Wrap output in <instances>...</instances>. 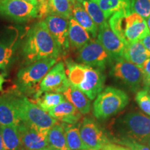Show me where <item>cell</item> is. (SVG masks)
<instances>
[{
    "label": "cell",
    "mask_w": 150,
    "mask_h": 150,
    "mask_svg": "<svg viewBox=\"0 0 150 150\" xmlns=\"http://www.w3.org/2000/svg\"><path fill=\"white\" fill-rule=\"evenodd\" d=\"M20 50L25 65L48 58L58 59L63 55L44 20L35 23L28 31Z\"/></svg>",
    "instance_id": "1"
},
{
    "label": "cell",
    "mask_w": 150,
    "mask_h": 150,
    "mask_svg": "<svg viewBox=\"0 0 150 150\" xmlns=\"http://www.w3.org/2000/svg\"><path fill=\"white\" fill-rule=\"evenodd\" d=\"M108 24L125 45L141 40L150 33L145 19L131 11L113 14Z\"/></svg>",
    "instance_id": "2"
},
{
    "label": "cell",
    "mask_w": 150,
    "mask_h": 150,
    "mask_svg": "<svg viewBox=\"0 0 150 150\" xmlns=\"http://www.w3.org/2000/svg\"><path fill=\"white\" fill-rule=\"evenodd\" d=\"M57 59L39 60L25 65L18 71L16 76V88L20 93L34 99L40 90V84L52 67L56 64Z\"/></svg>",
    "instance_id": "3"
},
{
    "label": "cell",
    "mask_w": 150,
    "mask_h": 150,
    "mask_svg": "<svg viewBox=\"0 0 150 150\" xmlns=\"http://www.w3.org/2000/svg\"><path fill=\"white\" fill-rule=\"evenodd\" d=\"M15 106L19 120L38 130H50L59 122L17 88L15 89Z\"/></svg>",
    "instance_id": "4"
},
{
    "label": "cell",
    "mask_w": 150,
    "mask_h": 150,
    "mask_svg": "<svg viewBox=\"0 0 150 150\" xmlns=\"http://www.w3.org/2000/svg\"><path fill=\"white\" fill-rule=\"evenodd\" d=\"M129 101V96L125 91L108 86L95 98L93 115L98 120L108 119L124 109Z\"/></svg>",
    "instance_id": "5"
},
{
    "label": "cell",
    "mask_w": 150,
    "mask_h": 150,
    "mask_svg": "<svg viewBox=\"0 0 150 150\" xmlns=\"http://www.w3.org/2000/svg\"><path fill=\"white\" fill-rule=\"evenodd\" d=\"M120 130L122 139L150 143V117L142 112H131L125 115L120 122Z\"/></svg>",
    "instance_id": "6"
},
{
    "label": "cell",
    "mask_w": 150,
    "mask_h": 150,
    "mask_svg": "<svg viewBox=\"0 0 150 150\" xmlns=\"http://www.w3.org/2000/svg\"><path fill=\"white\" fill-rule=\"evenodd\" d=\"M21 43V31L18 28L8 27L0 31V70H7L12 66Z\"/></svg>",
    "instance_id": "7"
},
{
    "label": "cell",
    "mask_w": 150,
    "mask_h": 150,
    "mask_svg": "<svg viewBox=\"0 0 150 150\" xmlns=\"http://www.w3.org/2000/svg\"><path fill=\"white\" fill-rule=\"evenodd\" d=\"M38 5L22 0H0V18L26 22L38 18Z\"/></svg>",
    "instance_id": "8"
},
{
    "label": "cell",
    "mask_w": 150,
    "mask_h": 150,
    "mask_svg": "<svg viewBox=\"0 0 150 150\" xmlns=\"http://www.w3.org/2000/svg\"><path fill=\"white\" fill-rule=\"evenodd\" d=\"M77 61L81 64L103 71L112 59L98 40L91 39L78 50Z\"/></svg>",
    "instance_id": "9"
},
{
    "label": "cell",
    "mask_w": 150,
    "mask_h": 150,
    "mask_svg": "<svg viewBox=\"0 0 150 150\" xmlns=\"http://www.w3.org/2000/svg\"><path fill=\"white\" fill-rule=\"evenodd\" d=\"M110 74L134 91L140 88L142 83V74L140 67L123 58L115 60Z\"/></svg>",
    "instance_id": "10"
},
{
    "label": "cell",
    "mask_w": 150,
    "mask_h": 150,
    "mask_svg": "<svg viewBox=\"0 0 150 150\" xmlns=\"http://www.w3.org/2000/svg\"><path fill=\"white\" fill-rule=\"evenodd\" d=\"M17 127L24 150H53L48 143L49 130H38L21 121Z\"/></svg>",
    "instance_id": "11"
},
{
    "label": "cell",
    "mask_w": 150,
    "mask_h": 150,
    "mask_svg": "<svg viewBox=\"0 0 150 150\" xmlns=\"http://www.w3.org/2000/svg\"><path fill=\"white\" fill-rule=\"evenodd\" d=\"M70 85L64 63L63 62L59 61L52 67L51 70L43 78L40 84L39 93L35 98L44 92L62 93L66 91Z\"/></svg>",
    "instance_id": "12"
},
{
    "label": "cell",
    "mask_w": 150,
    "mask_h": 150,
    "mask_svg": "<svg viewBox=\"0 0 150 150\" xmlns=\"http://www.w3.org/2000/svg\"><path fill=\"white\" fill-rule=\"evenodd\" d=\"M79 132L86 149L100 150L109 141L102 129L93 118H84L80 124Z\"/></svg>",
    "instance_id": "13"
},
{
    "label": "cell",
    "mask_w": 150,
    "mask_h": 150,
    "mask_svg": "<svg viewBox=\"0 0 150 150\" xmlns=\"http://www.w3.org/2000/svg\"><path fill=\"white\" fill-rule=\"evenodd\" d=\"M97 40L109 54L112 61L122 58L125 44L113 32L108 22L99 26Z\"/></svg>",
    "instance_id": "14"
},
{
    "label": "cell",
    "mask_w": 150,
    "mask_h": 150,
    "mask_svg": "<svg viewBox=\"0 0 150 150\" xmlns=\"http://www.w3.org/2000/svg\"><path fill=\"white\" fill-rule=\"evenodd\" d=\"M47 27L61 48L65 56L70 48L68 40L69 20L61 16L52 15L44 19Z\"/></svg>",
    "instance_id": "15"
},
{
    "label": "cell",
    "mask_w": 150,
    "mask_h": 150,
    "mask_svg": "<svg viewBox=\"0 0 150 150\" xmlns=\"http://www.w3.org/2000/svg\"><path fill=\"white\" fill-rule=\"evenodd\" d=\"M105 79L102 70L86 65L84 78L78 88L93 100L104 89Z\"/></svg>",
    "instance_id": "16"
},
{
    "label": "cell",
    "mask_w": 150,
    "mask_h": 150,
    "mask_svg": "<svg viewBox=\"0 0 150 150\" xmlns=\"http://www.w3.org/2000/svg\"><path fill=\"white\" fill-rule=\"evenodd\" d=\"M72 0H40L38 4V18L45 19L55 15L70 20L72 18Z\"/></svg>",
    "instance_id": "17"
},
{
    "label": "cell",
    "mask_w": 150,
    "mask_h": 150,
    "mask_svg": "<svg viewBox=\"0 0 150 150\" xmlns=\"http://www.w3.org/2000/svg\"><path fill=\"white\" fill-rule=\"evenodd\" d=\"M20 122L15 106V89L9 90L0 95V125L17 126Z\"/></svg>",
    "instance_id": "18"
},
{
    "label": "cell",
    "mask_w": 150,
    "mask_h": 150,
    "mask_svg": "<svg viewBox=\"0 0 150 150\" xmlns=\"http://www.w3.org/2000/svg\"><path fill=\"white\" fill-rule=\"evenodd\" d=\"M48 113L57 121L72 125L77 124L82 116V114L65 99L50 110Z\"/></svg>",
    "instance_id": "19"
},
{
    "label": "cell",
    "mask_w": 150,
    "mask_h": 150,
    "mask_svg": "<svg viewBox=\"0 0 150 150\" xmlns=\"http://www.w3.org/2000/svg\"><path fill=\"white\" fill-rule=\"evenodd\" d=\"M122 58L138 67H141L146 60L150 58V51L143 45L141 40L125 45Z\"/></svg>",
    "instance_id": "20"
},
{
    "label": "cell",
    "mask_w": 150,
    "mask_h": 150,
    "mask_svg": "<svg viewBox=\"0 0 150 150\" xmlns=\"http://www.w3.org/2000/svg\"><path fill=\"white\" fill-rule=\"evenodd\" d=\"M91 40V34L74 18L69 20L68 40L70 47L79 50Z\"/></svg>",
    "instance_id": "21"
},
{
    "label": "cell",
    "mask_w": 150,
    "mask_h": 150,
    "mask_svg": "<svg viewBox=\"0 0 150 150\" xmlns=\"http://www.w3.org/2000/svg\"><path fill=\"white\" fill-rule=\"evenodd\" d=\"M64 97L82 115L89 113L91 109V99L78 88L70 85L63 93Z\"/></svg>",
    "instance_id": "22"
},
{
    "label": "cell",
    "mask_w": 150,
    "mask_h": 150,
    "mask_svg": "<svg viewBox=\"0 0 150 150\" xmlns=\"http://www.w3.org/2000/svg\"><path fill=\"white\" fill-rule=\"evenodd\" d=\"M72 18L92 35L93 38L97 36L98 26L86 12L83 6L79 1L73 2Z\"/></svg>",
    "instance_id": "23"
},
{
    "label": "cell",
    "mask_w": 150,
    "mask_h": 150,
    "mask_svg": "<svg viewBox=\"0 0 150 150\" xmlns=\"http://www.w3.org/2000/svg\"><path fill=\"white\" fill-rule=\"evenodd\" d=\"M4 150H24L17 126H1Z\"/></svg>",
    "instance_id": "24"
},
{
    "label": "cell",
    "mask_w": 150,
    "mask_h": 150,
    "mask_svg": "<svg viewBox=\"0 0 150 150\" xmlns=\"http://www.w3.org/2000/svg\"><path fill=\"white\" fill-rule=\"evenodd\" d=\"M95 1L106 19L112 15L122 11H131V0H93Z\"/></svg>",
    "instance_id": "25"
},
{
    "label": "cell",
    "mask_w": 150,
    "mask_h": 150,
    "mask_svg": "<svg viewBox=\"0 0 150 150\" xmlns=\"http://www.w3.org/2000/svg\"><path fill=\"white\" fill-rule=\"evenodd\" d=\"M47 140L53 150H68L63 124L58 122L48 131Z\"/></svg>",
    "instance_id": "26"
},
{
    "label": "cell",
    "mask_w": 150,
    "mask_h": 150,
    "mask_svg": "<svg viewBox=\"0 0 150 150\" xmlns=\"http://www.w3.org/2000/svg\"><path fill=\"white\" fill-rule=\"evenodd\" d=\"M65 130L66 143L68 150H82L86 149L80 136V124L63 123Z\"/></svg>",
    "instance_id": "27"
},
{
    "label": "cell",
    "mask_w": 150,
    "mask_h": 150,
    "mask_svg": "<svg viewBox=\"0 0 150 150\" xmlns=\"http://www.w3.org/2000/svg\"><path fill=\"white\" fill-rule=\"evenodd\" d=\"M64 99L65 97L62 93L44 92L36 98L33 99L32 102L44 111L48 112L50 110L63 102Z\"/></svg>",
    "instance_id": "28"
},
{
    "label": "cell",
    "mask_w": 150,
    "mask_h": 150,
    "mask_svg": "<svg viewBox=\"0 0 150 150\" xmlns=\"http://www.w3.org/2000/svg\"><path fill=\"white\" fill-rule=\"evenodd\" d=\"M66 74L70 85L78 88L84 78L86 65L77 63L72 60H66Z\"/></svg>",
    "instance_id": "29"
},
{
    "label": "cell",
    "mask_w": 150,
    "mask_h": 150,
    "mask_svg": "<svg viewBox=\"0 0 150 150\" xmlns=\"http://www.w3.org/2000/svg\"><path fill=\"white\" fill-rule=\"evenodd\" d=\"M79 3L83 6L86 12L89 14V16L97 24V26L99 27L103 24L107 22H106L107 19L105 17L102 9L93 0H81Z\"/></svg>",
    "instance_id": "30"
},
{
    "label": "cell",
    "mask_w": 150,
    "mask_h": 150,
    "mask_svg": "<svg viewBox=\"0 0 150 150\" xmlns=\"http://www.w3.org/2000/svg\"><path fill=\"white\" fill-rule=\"evenodd\" d=\"M131 11L146 20L150 16V0H131Z\"/></svg>",
    "instance_id": "31"
},
{
    "label": "cell",
    "mask_w": 150,
    "mask_h": 150,
    "mask_svg": "<svg viewBox=\"0 0 150 150\" xmlns=\"http://www.w3.org/2000/svg\"><path fill=\"white\" fill-rule=\"evenodd\" d=\"M136 101L140 109L150 116V96L147 90L138 92L136 95Z\"/></svg>",
    "instance_id": "32"
},
{
    "label": "cell",
    "mask_w": 150,
    "mask_h": 150,
    "mask_svg": "<svg viewBox=\"0 0 150 150\" xmlns=\"http://www.w3.org/2000/svg\"><path fill=\"white\" fill-rule=\"evenodd\" d=\"M118 143L126 146L130 150H150V147L147 145L130 140L121 139L118 142Z\"/></svg>",
    "instance_id": "33"
},
{
    "label": "cell",
    "mask_w": 150,
    "mask_h": 150,
    "mask_svg": "<svg viewBox=\"0 0 150 150\" xmlns=\"http://www.w3.org/2000/svg\"><path fill=\"white\" fill-rule=\"evenodd\" d=\"M142 74V83L150 79V58L144 62L140 67Z\"/></svg>",
    "instance_id": "34"
},
{
    "label": "cell",
    "mask_w": 150,
    "mask_h": 150,
    "mask_svg": "<svg viewBox=\"0 0 150 150\" xmlns=\"http://www.w3.org/2000/svg\"><path fill=\"white\" fill-rule=\"evenodd\" d=\"M100 150H130V149L126 146L121 145L119 143H114L109 140L103 146Z\"/></svg>",
    "instance_id": "35"
},
{
    "label": "cell",
    "mask_w": 150,
    "mask_h": 150,
    "mask_svg": "<svg viewBox=\"0 0 150 150\" xmlns=\"http://www.w3.org/2000/svg\"><path fill=\"white\" fill-rule=\"evenodd\" d=\"M141 42L143 45L149 51H150V33L149 34H147L146 36L142 38L141 40Z\"/></svg>",
    "instance_id": "36"
},
{
    "label": "cell",
    "mask_w": 150,
    "mask_h": 150,
    "mask_svg": "<svg viewBox=\"0 0 150 150\" xmlns=\"http://www.w3.org/2000/svg\"><path fill=\"white\" fill-rule=\"evenodd\" d=\"M6 81L5 79L4 78V76L1 74H0V91H2L3 89V84Z\"/></svg>",
    "instance_id": "37"
},
{
    "label": "cell",
    "mask_w": 150,
    "mask_h": 150,
    "mask_svg": "<svg viewBox=\"0 0 150 150\" xmlns=\"http://www.w3.org/2000/svg\"><path fill=\"white\" fill-rule=\"evenodd\" d=\"M0 150H4V142L2 139V136H1V129H0Z\"/></svg>",
    "instance_id": "38"
},
{
    "label": "cell",
    "mask_w": 150,
    "mask_h": 150,
    "mask_svg": "<svg viewBox=\"0 0 150 150\" xmlns=\"http://www.w3.org/2000/svg\"><path fill=\"white\" fill-rule=\"evenodd\" d=\"M22 1H26V2H29L31 4H33L38 5V1H40V0H22Z\"/></svg>",
    "instance_id": "39"
},
{
    "label": "cell",
    "mask_w": 150,
    "mask_h": 150,
    "mask_svg": "<svg viewBox=\"0 0 150 150\" xmlns=\"http://www.w3.org/2000/svg\"><path fill=\"white\" fill-rule=\"evenodd\" d=\"M143 83L144 86H145L146 90L150 89V79L148 80V81H146L143 82V83Z\"/></svg>",
    "instance_id": "40"
},
{
    "label": "cell",
    "mask_w": 150,
    "mask_h": 150,
    "mask_svg": "<svg viewBox=\"0 0 150 150\" xmlns=\"http://www.w3.org/2000/svg\"><path fill=\"white\" fill-rule=\"evenodd\" d=\"M146 22H147V24L148 29H149V32H150V16L147 19V21H146Z\"/></svg>",
    "instance_id": "41"
},
{
    "label": "cell",
    "mask_w": 150,
    "mask_h": 150,
    "mask_svg": "<svg viewBox=\"0 0 150 150\" xmlns=\"http://www.w3.org/2000/svg\"><path fill=\"white\" fill-rule=\"evenodd\" d=\"M73 2H74V1H79V2H80L81 0H72Z\"/></svg>",
    "instance_id": "42"
},
{
    "label": "cell",
    "mask_w": 150,
    "mask_h": 150,
    "mask_svg": "<svg viewBox=\"0 0 150 150\" xmlns=\"http://www.w3.org/2000/svg\"><path fill=\"white\" fill-rule=\"evenodd\" d=\"M147 93H148V94H149V95L150 96V89H147Z\"/></svg>",
    "instance_id": "43"
},
{
    "label": "cell",
    "mask_w": 150,
    "mask_h": 150,
    "mask_svg": "<svg viewBox=\"0 0 150 150\" xmlns=\"http://www.w3.org/2000/svg\"><path fill=\"white\" fill-rule=\"evenodd\" d=\"M82 150H94V149H82Z\"/></svg>",
    "instance_id": "44"
},
{
    "label": "cell",
    "mask_w": 150,
    "mask_h": 150,
    "mask_svg": "<svg viewBox=\"0 0 150 150\" xmlns=\"http://www.w3.org/2000/svg\"><path fill=\"white\" fill-rule=\"evenodd\" d=\"M148 145V146H149V147H150V143H149V144H148V145Z\"/></svg>",
    "instance_id": "45"
}]
</instances>
